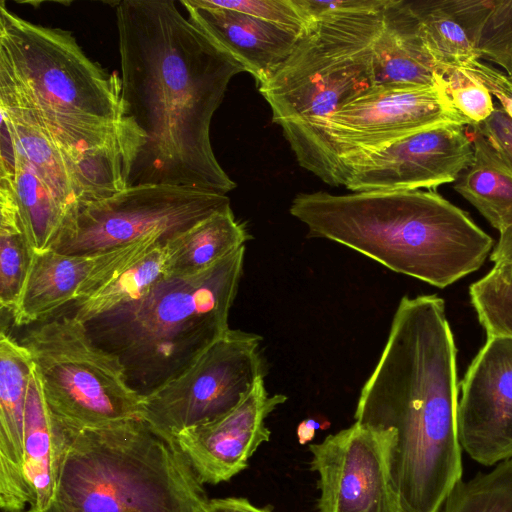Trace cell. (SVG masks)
<instances>
[{"label": "cell", "mask_w": 512, "mask_h": 512, "mask_svg": "<svg viewBox=\"0 0 512 512\" xmlns=\"http://www.w3.org/2000/svg\"><path fill=\"white\" fill-rule=\"evenodd\" d=\"M122 97L144 135L130 186L158 184L226 194L210 128L232 78L245 68L196 28L172 0L116 7Z\"/></svg>", "instance_id": "obj_1"}, {"label": "cell", "mask_w": 512, "mask_h": 512, "mask_svg": "<svg viewBox=\"0 0 512 512\" xmlns=\"http://www.w3.org/2000/svg\"><path fill=\"white\" fill-rule=\"evenodd\" d=\"M456 356L444 300L404 296L354 414L395 432L390 476L400 512H440L462 480Z\"/></svg>", "instance_id": "obj_2"}, {"label": "cell", "mask_w": 512, "mask_h": 512, "mask_svg": "<svg viewBox=\"0 0 512 512\" xmlns=\"http://www.w3.org/2000/svg\"><path fill=\"white\" fill-rule=\"evenodd\" d=\"M289 212L309 237L438 288L478 270L495 246L465 211L434 190L299 193Z\"/></svg>", "instance_id": "obj_3"}, {"label": "cell", "mask_w": 512, "mask_h": 512, "mask_svg": "<svg viewBox=\"0 0 512 512\" xmlns=\"http://www.w3.org/2000/svg\"><path fill=\"white\" fill-rule=\"evenodd\" d=\"M0 108L62 149L83 151L127 122L122 81L86 55L72 32L32 23L0 3Z\"/></svg>", "instance_id": "obj_4"}, {"label": "cell", "mask_w": 512, "mask_h": 512, "mask_svg": "<svg viewBox=\"0 0 512 512\" xmlns=\"http://www.w3.org/2000/svg\"><path fill=\"white\" fill-rule=\"evenodd\" d=\"M245 246L207 270L165 276L142 298L83 323L115 355L132 389L145 396L190 366L230 328Z\"/></svg>", "instance_id": "obj_5"}, {"label": "cell", "mask_w": 512, "mask_h": 512, "mask_svg": "<svg viewBox=\"0 0 512 512\" xmlns=\"http://www.w3.org/2000/svg\"><path fill=\"white\" fill-rule=\"evenodd\" d=\"M56 499L76 512H198L209 500L175 441L140 417L81 430Z\"/></svg>", "instance_id": "obj_6"}, {"label": "cell", "mask_w": 512, "mask_h": 512, "mask_svg": "<svg viewBox=\"0 0 512 512\" xmlns=\"http://www.w3.org/2000/svg\"><path fill=\"white\" fill-rule=\"evenodd\" d=\"M388 0L321 15L258 90L296 160L325 120L373 86L372 47Z\"/></svg>", "instance_id": "obj_7"}, {"label": "cell", "mask_w": 512, "mask_h": 512, "mask_svg": "<svg viewBox=\"0 0 512 512\" xmlns=\"http://www.w3.org/2000/svg\"><path fill=\"white\" fill-rule=\"evenodd\" d=\"M29 351L51 412L81 431L140 417L142 396L120 360L98 347L72 315L43 321L21 341Z\"/></svg>", "instance_id": "obj_8"}, {"label": "cell", "mask_w": 512, "mask_h": 512, "mask_svg": "<svg viewBox=\"0 0 512 512\" xmlns=\"http://www.w3.org/2000/svg\"><path fill=\"white\" fill-rule=\"evenodd\" d=\"M471 126L453 106L447 83L421 88L372 86L330 115L298 164L326 184L344 186L357 160L432 127Z\"/></svg>", "instance_id": "obj_9"}, {"label": "cell", "mask_w": 512, "mask_h": 512, "mask_svg": "<svg viewBox=\"0 0 512 512\" xmlns=\"http://www.w3.org/2000/svg\"><path fill=\"white\" fill-rule=\"evenodd\" d=\"M227 206L226 194L198 188L130 186L112 197L80 205L53 249L94 255L154 236L167 243Z\"/></svg>", "instance_id": "obj_10"}, {"label": "cell", "mask_w": 512, "mask_h": 512, "mask_svg": "<svg viewBox=\"0 0 512 512\" xmlns=\"http://www.w3.org/2000/svg\"><path fill=\"white\" fill-rule=\"evenodd\" d=\"M260 342L257 334L229 329L179 375L142 396L140 418L175 440L230 412L264 379Z\"/></svg>", "instance_id": "obj_11"}, {"label": "cell", "mask_w": 512, "mask_h": 512, "mask_svg": "<svg viewBox=\"0 0 512 512\" xmlns=\"http://www.w3.org/2000/svg\"><path fill=\"white\" fill-rule=\"evenodd\" d=\"M395 432L355 421L310 444L318 512H400L390 476Z\"/></svg>", "instance_id": "obj_12"}, {"label": "cell", "mask_w": 512, "mask_h": 512, "mask_svg": "<svg viewBox=\"0 0 512 512\" xmlns=\"http://www.w3.org/2000/svg\"><path fill=\"white\" fill-rule=\"evenodd\" d=\"M473 156L464 125H440L357 160L347 169L344 186L353 192L434 190L454 183Z\"/></svg>", "instance_id": "obj_13"}, {"label": "cell", "mask_w": 512, "mask_h": 512, "mask_svg": "<svg viewBox=\"0 0 512 512\" xmlns=\"http://www.w3.org/2000/svg\"><path fill=\"white\" fill-rule=\"evenodd\" d=\"M461 390L457 423L462 449L484 466L512 459V338L487 336Z\"/></svg>", "instance_id": "obj_14"}, {"label": "cell", "mask_w": 512, "mask_h": 512, "mask_svg": "<svg viewBox=\"0 0 512 512\" xmlns=\"http://www.w3.org/2000/svg\"><path fill=\"white\" fill-rule=\"evenodd\" d=\"M286 400L284 394L269 395L260 379L230 412L179 433L174 441L201 484L226 482L246 469L270 439L265 419Z\"/></svg>", "instance_id": "obj_15"}, {"label": "cell", "mask_w": 512, "mask_h": 512, "mask_svg": "<svg viewBox=\"0 0 512 512\" xmlns=\"http://www.w3.org/2000/svg\"><path fill=\"white\" fill-rule=\"evenodd\" d=\"M180 4L188 20L231 54L254 77L257 86L286 61L303 34L213 6L208 0H182Z\"/></svg>", "instance_id": "obj_16"}, {"label": "cell", "mask_w": 512, "mask_h": 512, "mask_svg": "<svg viewBox=\"0 0 512 512\" xmlns=\"http://www.w3.org/2000/svg\"><path fill=\"white\" fill-rule=\"evenodd\" d=\"M34 363L29 351L4 329L0 335V507L18 512L29 507L23 474L24 419Z\"/></svg>", "instance_id": "obj_17"}, {"label": "cell", "mask_w": 512, "mask_h": 512, "mask_svg": "<svg viewBox=\"0 0 512 512\" xmlns=\"http://www.w3.org/2000/svg\"><path fill=\"white\" fill-rule=\"evenodd\" d=\"M79 432L51 412L34 367L26 398L23 455L31 511H42L56 499L63 463Z\"/></svg>", "instance_id": "obj_18"}, {"label": "cell", "mask_w": 512, "mask_h": 512, "mask_svg": "<svg viewBox=\"0 0 512 512\" xmlns=\"http://www.w3.org/2000/svg\"><path fill=\"white\" fill-rule=\"evenodd\" d=\"M113 253L114 249L94 255L66 254L54 249L34 251L18 307L12 315L14 324L43 322L59 308L78 300Z\"/></svg>", "instance_id": "obj_19"}, {"label": "cell", "mask_w": 512, "mask_h": 512, "mask_svg": "<svg viewBox=\"0 0 512 512\" xmlns=\"http://www.w3.org/2000/svg\"><path fill=\"white\" fill-rule=\"evenodd\" d=\"M407 1L423 46L443 75L481 60L477 38L491 0Z\"/></svg>", "instance_id": "obj_20"}, {"label": "cell", "mask_w": 512, "mask_h": 512, "mask_svg": "<svg viewBox=\"0 0 512 512\" xmlns=\"http://www.w3.org/2000/svg\"><path fill=\"white\" fill-rule=\"evenodd\" d=\"M373 86L421 88L445 83L418 35L407 0H388L372 47Z\"/></svg>", "instance_id": "obj_21"}, {"label": "cell", "mask_w": 512, "mask_h": 512, "mask_svg": "<svg viewBox=\"0 0 512 512\" xmlns=\"http://www.w3.org/2000/svg\"><path fill=\"white\" fill-rule=\"evenodd\" d=\"M0 188L13 198L33 250L53 249L72 215L3 134Z\"/></svg>", "instance_id": "obj_22"}, {"label": "cell", "mask_w": 512, "mask_h": 512, "mask_svg": "<svg viewBox=\"0 0 512 512\" xmlns=\"http://www.w3.org/2000/svg\"><path fill=\"white\" fill-rule=\"evenodd\" d=\"M250 238L245 224L227 206L165 244L166 276L201 273L245 246Z\"/></svg>", "instance_id": "obj_23"}, {"label": "cell", "mask_w": 512, "mask_h": 512, "mask_svg": "<svg viewBox=\"0 0 512 512\" xmlns=\"http://www.w3.org/2000/svg\"><path fill=\"white\" fill-rule=\"evenodd\" d=\"M471 128L473 160L453 188L501 234L512 226V169L492 144Z\"/></svg>", "instance_id": "obj_24"}, {"label": "cell", "mask_w": 512, "mask_h": 512, "mask_svg": "<svg viewBox=\"0 0 512 512\" xmlns=\"http://www.w3.org/2000/svg\"><path fill=\"white\" fill-rule=\"evenodd\" d=\"M0 111L1 134L10 140L13 148L73 218L80 201L60 146L32 122L4 109Z\"/></svg>", "instance_id": "obj_25"}, {"label": "cell", "mask_w": 512, "mask_h": 512, "mask_svg": "<svg viewBox=\"0 0 512 512\" xmlns=\"http://www.w3.org/2000/svg\"><path fill=\"white\" fill-rule=\"evenodd\" d=\"M165 276V244H160L114 269L94 291L73 302L71 315L86 323L142 298Z\"/></svg>", "instance_id": "obj_26"}, {"label": "cell", "mask_w": 512, "mask_h": 512, "mask_svg": "<svg viewBox=\"0 0 512 512\" xmlns=\"http://www.w3.org/2000/svg\"><path fill=\"white\" fill-rule=\"evenodd\" d=\"M481 60L467 67L512 118V0H491L477 38Z\"/></svg>", "instance_id": "obj_27"}, {"label": "cell", "mask_w": 512, "mask_h": 512, "mask_svg": "<svg viewBox=\"0 0 512 512\" xmlns=\"http://www.w3.org/2000/svg\"><path fill=\"white\" fill-rule=\"evenodd\" d=\"M0 306L16 311L34 250L11 195L0 188Z\"/></svg>", "instance_id": "obj_28"}, {"label": "cell", "mask_w": 512, "mask_h": 512, "mask_svg": "<svg viewBox=\"0 0 512 512\" xmlns=\"http://www.w3.org/2000/svg\"><path fill=\"white\" fill-rule=\"evenodd\" d=\"M440 512H512V459L496 464L488 473L461 480Z\"/></svg>", "instance_id": "obj_29"}, {"label": "cell", "mask_w": 512, "mask_h": 512, "mask_svg": "<svg viewBox=\"0 0 512 512\" xmlns=\"http://www.w3.org/2000/svg\"><path fill=\"white\" fill-rule=\"evenodd\" d=\"M471 303L487 336L512 338V267L495 264L469 288Z\"/></svg>", "instance_id": "obj_30"}, {"label": "cell", "mask_w": 512, "mask_h": 512, "mask_svg": "<svg viewBox=\"0 0 512 512\" xmlns=\"http://www.w3.org/2000/svg\"><path fill=\"white\" fill-rule=\"evenodd\" d=\"M447 91L455 109L471 124L478 125L494 111L492 94L475 76L463 68L444 73Z\"/></svg>", "instance_id": "obj_31"}, {"label": "cell", "mask_w": 512, "mask_h": 512, "mask_svg": "<svg viewBox=\"0 0 512 512\" xmlns=\"http://www.w3.org/2000/svg\"><path fill=\"white\" fill-rule=\"evenodd\" d=\"M213 6L236 11L302 34L312 22L295 0H208Z\"/></svg>", "instance_id": "obj_32"}, {"label": "cell", "mask_w": 512, "mask_h": 512, "mask_svg": "<svg viewBox=\"0 0 512 512\" xmlns=\"http://www.w3.org/2000/svg\"><path fill=\"white\" fill-rule=\"evenodd\" d=\"M496 149L512 169V118L499 106L483 122L473 126Z\"/></svg>", "instance_id": "obj_33"}, {"label": "cell", "mask_w": 512, "mask_h": 512, "mask_svg": "<svg viewBox=\"0 0 512 512\" xmlns=\"http://www.w3.org/2000/svg\"><path fill=\"white\" fill-rule=\"evenodd\" d=\"M204 512H271L266 508L253 505L248 499L226 497L208 500Z\"/></svg>", "instance_id": "obj_34"}, {"label": "cell", "mask_w": 512, "mask_h": 512, "mask_svg": "<svg viewBox=\"0 0 512 512\" xmlns=\"http://www.w3.org/2000/svg\"><path fill=\"white\" fill-rule=\"evenodd\" d=\"M490 260L495 264L512 263V226L500 234L490 254Z\"/></svg>", "instance_id": "obj_35"}, {"label": "cell", "mask_w": 512, "mask_h": 512, "mask_svg": "<svg viewBox=\"0 0 512 512\" xmlns=\"http://www.w3.org/2000/svg\"><path fill=\"white\" fill-rule=\"evenodd\" d=\"M318 427V423L314 420H305L298 426V437L299 441L302 443L309 440L315 431V428Z\"/></svg>", "instance_id": "obj_36"}, {"label": "cell", "mask_w": 512, "mask_h": 512, "mask_svg": "<svg viewBox=\"0 0 512 512\" xmlns=\"http://www.w3.org/2000/svg\"><path fill=\"white\" fill-rule=\"evenodd\" d=\"M30 510V509H29ZM30 512H35L31 511ZM38 512H76L74 509L66 505L65 503L55 499L47 508Z\"/></svg>", "instance_id": "obj_37"}, {"label": "cell", "mask_w": 512, "mask_h": 512, "mask_svg": "<svg viewBox=\"0 0 512 512\" xmlns=\"http://www.w3.org/2000/svg\"><path fill=\"white\" fill-rule=\"evenodd\" d=\"M18 512H30L29 508L25 509V510H22V511H18Z\"/></svg>", "instance_id": "obj_38"}, {"label": "cell", "mask_w": 512, "mask_h": 512, "mask_svg": "<svg viewBox=\"0 0 512 512\" xmlns=\"http://www.w3.org/2000/svg\"><path fill=\"white\" fill-rule=\"evenodd\" d=\"M508 264H510V266L512 267V263H508Z\"/></svg>", "instance_id": "obj_39"}, {"label": "cell", "mask_w": 512, "mask_h": 512, "mask_svg": "<svg viewBox=\"0 0 512 512\" xmlns=\"http://www.w3.org/2000/svg\"><path fill=\"white\" fill-rule=\"evenodd\" d=\"M198 512H204V511H198Z\"/></svg>", "instance_id": "obj_40"}]
</instances>
